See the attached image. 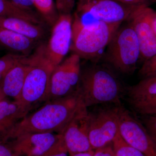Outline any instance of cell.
<instances>
[{"instance_id": "obj_1", "label": "cell", "mask_w": 156, "mask_h": 156, "mask_svg": "<svg viewBox=\"0 0 156 156\" xmlns=\"http://www.w3.org/2000/svg\"><path fill=\"white\" fill-rule=\"evenodd\" d=\"M84 103L77 89L70 95L50 101L16 125L8 140L27 133L60 134Z\"/></svg>"}, {"instance_id": "obj_2", "label": "cell", "mask_w": 156, "mask_h": 156, "mask_svg": "<svg viewBox=\"0 0 156 156\" xmlns=\"http://www.w3.org/2000/svg\"><path fill=\"white\" fill-rule=\"evenodd\" d=\"M85 106L119 103L126 93L127 87L107 64L92 63L81 69L80 82L76 88Z\"/></svg>"}, {"instance_id": "obj_3", "label": "cell", "mask_w": 156, "mask_h": 156, "mask_svg": "<svg viewBox=\"0 0 156 156\" xmlns=\"http://www.w3.org/2000/svg\"><path fill=\"white\" fill-rule=\"evenodd\" d=\"M121 24L100 21L83 23L73 17L72 53L81 59L98 63Z\"/></svg>"}, {"instance_id": "obj_4", "label": "cell", "mask_w": 156, "mask_h": 156, "mask_svg": "<svg viewBox=\"0 0 156 156\" xmlns=\"http://www.w3.org/2000/svg\"><path fill=\"white\" fill-rule=\"evenodd\" d=\"M118 28L108 44L104 56L107 64L123 74L134 72L140 59L136 34L128 21Z\"/></svg>"}, {"instance_id": "obj_5", "label": "cell", "mask_w": 156, "mask_h": 156, "mask_svg": "<svg viewBox=\"0 0 156 156\" xmlns=\"http://www.w3.org/2000/svg\"><path fill=\"white\" fill-rule=\"evenodd\" d=\"M45 43L42 42L31 54V61L26 77L19 101L32 108L34 105L44 102L49 91L50 79L56 66L47 58Z\"/></svg>"}, {"instance_id": "obj_6", "label": "cell", "mask_w": 156, "mask_h": 156, "mask_svg": "<svg viewBox=\"0 0 156 156\" xmlns=\"http://www.w3.org/2000/svg\"><path fill=\"white\" fill-rule=\"evenodd\" d=\"M74 18L82 23L100 21L121 24L128 20L140 5H126L116 0H77Z\"/></svg>"}, {"instance_id": "obj_7", "label": "cell", "mask_w": 156, "mask_h": 156, "mask_svg": "<svg viewBox=\"0 0 156 156\" xmlns=\"http://www.w3.org/2000/svg\"><path fill=\"white\" fill-rule=\"evenodd\" d=\"M81 58L72 53L54 68L44 102L70 95L76 89L81 72Z\"/></svg>"}, {"instance_id": "obj_8", "label": "cell", "mask_w": 156, "mask_h": 156, "mask_svg": "<svg viewBox=\"0 0 156 156\" xmlns=\"http://www.w3.org/2000/svg\"><path fill=\"white\" fill-rule=\"evenodd\" d=\"M119 133V107L90 113L89 137L93 150L109 145Z\"/></svg>"}, {"instance_id": "obj_9", "label": "cell", "mask_w": 156, "mask_h": 156, "mask_svg": "<svg viewBox=\"0 0 156 156\" xmlns=\"http://www.w3.org/2000/svg\"><path fill=\"white\" fill-rule=\"evenodd\" d=\"M119 133L144 156H156V144L143 125L126 109L119 106Z\"/></svg>"}, {"instance_id": "obj_10", "label": "cell", "mask_w": 156, "mask_h": 156, "mask_svg": "<svg viewBox=\"0 0 156 156\" xmlns=\"http://www.w3.org/2000/svg\"><path fill=\"white\" fill-rule=\"evenodd\" d=\"M73 15L59 14L52 27L50 37L45 43V55L50 62L57 66L65 59L69 51L73 39Z\"/></svg>"}, {"instance_id": "obj_11", "label": "cell", "mask_w": 156, "mask_h": 156, "mask_svg": "<svg viewBox=\"0 0 156 156\" xmlns=\"http://www.w3.org/2000/svg\"><path fill=\"white\" fill-rule=\"evenodd\" d=\"M90 113L83 105L60 133L70 156L93 150L89 137Z\"/></svg>"}, {"instance_id": "obj_12", "label": "cell", "mask_w": 156, "mask_h": 156, "mask_svg": "<svg viewBox=\"0 0 156 156\" xmlns=\"http://www.w3.org/2000/svg\"><path fill=\"white\" fill-rule=\"evenodd\" d=\"M153 9L148 4L140 5L134 11L128 22L136 34L143 62L156 54V36L151 23Z\"/></svg>"}, {"instance_id": "obj_13", "label": "cell", "mask_w": 156, "mask_h": 156, "mask_svg": "<svg viewBox=\"0 0 156 156\" xmlns=\"http://www.w3.org/2000/svg\"><path fill=\"white\" fill-rule=\"evenodd\" d=\"M61 138L54 133H27L8 143L18 156H41L50 150Z\"/></svg>"}, {"instance_id": "obj_14", "label": "cell", "mask_w": 156, "mask_h": 156, "mask_svg": "<svg viewBox=\"0 0 156 156\" xmlns=\"http://www.w3.org/2000/svg\"><path fill=\"white\" fill-rule=\"evenodd\" d=\"M31 108L17 101H11L7 98L0 101V141L7 142L11 131Z\"/></svg>"}, {"instance_id": "obj_15", "label": "cell", "mask_w": 156, "mask_h": 156, "mask_svg": "<svg viewBox=\"0 0 156 156\" xmlns=\"http://www.w3.org/2000/svg\"><path fill=\"white\" fill-rule=\"evenodd\" d=\"M31 61V54L15 65L0 81V87L6 97L19 100Z\"/></svg>"}, {"instance_id": "obj_16", "label": "cell", "mask_w": 156, "mask_h": 156, "mask_svg": "<svg viewBox=\"0 0 156 156\" xmlns=\"http://www.w3.org/2000/svg\"><path fill=\"white\" fill-rule=\"evenodd\" d=\"M40 43L0 27V47L9 51V53L28 56Z\"/></svg>"}, {"instance_id": "obj_17", "label": "cell", "mask_w": 156, "mask_h": 156, "mask_svg": "<svg viewBox=\"0 0 156 156\" xmlns=\"http://www.w3.org/2000/svg\"><path fill=\"white\" fill-rule=\"evenodd\" d=\"M45 26L21 18L0 17V27L13 31L36 41L41 43L47 34Z\"/></svg>"}, {"instance_id": "obj_18", "label": "cell", "mask_w": 156, "mask_h": 156, "mask_svg": "<svg viewBox=\"0 0 156 156\" xmlns=\"http://www.w3.org/2000/svg\"><path fill=\"white\" fill-rule=\"evenodd\" d=\"M126 94L130 104L156 96V75L144 78L139 83L127 87Z\"/></svg>"}, {"instance_id": "obj_19", "label": "cell", "mask_w": 156, "mask_h": 156, "mask_svg": "<svg viewBox=\"0 0 156 156\" xmlns=\"http://www.w3.org/2000/svg\"><path fill=\"white\" fill-rule=\"evenodd\" d=\"M0 17H17L36 24L47 25L37 11L22 9L9 0H0Z\"/></svg>"}, {"instance_id": "obj_20", "label": "cell", "mask_w": 156, "mask_h": 156, "mask_svg": "<svg viewBox=\"0 0 156 156\" xmlns=\"http://www.w3.org/2000/svg\"><path fill=\"white\" fill-rule=\"evenodd\" d=\"M36 10L47 26L52 27L59 14L53 0H34Z\"/></svg>"}, {"instance_id": "obj_21", "label": "cell", "mask_w": 156, "mask_h": 156, "mask_svg": "<svg viewBox=\"0 0 156 156\" xmlns=\"http://www.w3.org/2000/svg\"><path fill=\"white\" fill-rule=\"evenodd\" d=\"M112 143L115 156H144L140 151L126 142L120 133Z\"/></svg>"}, {"instance_id": "obj_22", "label": "cell", "mask_w": 156, "mask_h": 156, "mask_svg": "<svg viewBox=\"0 0 156 156\" xmlns=\"http://www.w3.org/2000/svg\"><path fill=\"white\" fill-rule=\"evenodd\" d=\"M25 56L8 53L0 57V81L11 69Z\"/></svg>"}, {"instance_id": "obj_23", "label": "cell", "mask_w": 156, "mask_h": 156, "mask_svg": "<svg viewBox=\"0 0 156 156\" xmlns=\"http://www.w3.org/2000/svg\"><path fill=\"white\" fill-rule=\"evenodd\" d=\"M131 105L140 114L145 116L156 115V96Z\"/></svg>"}, {"instance_id": "obj_24", "label": "cell", "mask_w": 156, "mask_h": 156, "mask_svg": "<svg viewBox=\"0 0 156 156\" xmlns=\"http://www.w3.org/2000/svg\"><path fill=\"white\" fill-rule=\"evenodd\" d=\"M138 73L142 79L156 75V54L144 62Z\"/></svg>"}, {"instance_id": "obj_25", "label": "cell", "mask_w": 156, "mask_h": 156, "mask_svg": "<svg viewBox=\"0 0 156 156\" xmlns=\"http://www.w3.org/2000/svg\"><path fill=\"white\" fill-rule=\"evenodd\" d=\"M58 14H72L76 4V0H55Z\"/></svg>"}, {"instance_id": "obj_26", "label": "cell", "mask_w": 156, "mask_h": 156, "mask_svg": "<svg viewBox=\"0 0 156 156\" xmlns=\"http://www.w3.org/2000/svg\"><path fill=\"white\" fill-rule=\"evenodd\" d=\"M144 125L156 144V115L146 116Z\"/></svg>"}, {"instance_id": "obj_27", "label": "cell", "mask_w": 156, "mask_h": 156, "mask_svg": "<svg viewBox=\"0 0 156 156\" xmlns=\"http://www.w3.org/2000/svg\"><path fill=\"white\" fill-rule=\"evenodd\" d=\"M17 5L28 11H37L34 0H9Z\"/></svg>"}, {"instance_id": "obj_28", "label": "cell", "mask_w": 156, "mask_h": 156, "mask_svg": "<svg viewBox=\"0 0 156 156\" xmlns=\"http://www.w3.org/2000/svg\"><path fill=\"white\" fill-rule=\"evenodd\" d=\"M0 156H18L14 153L8 142L0 141Z\"/></svg>"}, {"instance_id": "obj_29", "label": "cell", "mask_w": 156, "mask_h": 156, "mask_svg": "<svg viewBox=\"0 0 156 156\" xmlns=\"http://www.w3.org/2000/svg\"><path fill=\"white\" fill-rule=\"evenodd\" d=\"M93 156H115L112 146L109 145L97 149L94 151Z\"/></svg>"}, {"instance_id": "obj_30", "label": "cell", "mask_w": 156, "mask_h": 156, "mask_svg": "<svg viewBox=\"0 0 156 156\" xmlns=\"http://www.w3.org/2000/svg\"><path fill=\"white\" fill-rule=\"evenodd\" d=\"M67 151L64 149L57 147L51 148L46 153L41 156H68Z\"/></svg>"}, {"instance_id": "obj_31", "label": "cell", "mask_w": 156, "mask_h": 156, "mask_svg": "<svg viewBox=\"0 0 156 156\" xmlns=\"http://www.w3.org/2000/svg\"><path fill=\"white\" fill-rule=\"evenodd\" d=\"M116 1L129 5L137 6L143 5V4H148L142 0H116Z\"/></svg>"}, {"instance_id": "obj_32", "label": "cell", "mask_w": 156, "mask_h": 156, "mask_svg": "<svg viewBox=\"0 0 156 156\" xmlns=\"http://www.w3.org/2000/svg\"><path fill=\"white\" fill-rule=\"evenodd\" d=\"M151 23L156 36V11L153 9L151 14Z\"/></svg>"}, {"instance_id": "obj_33", "label": "cell", "mask_w": 156, "mask_h": 156, "mask_svg": "<svg viewBox=\"0 0 156 156\" xmlns=\"http://www.w3.org/2000/svg\"><path fill=\"white\" fill-rule=\"evenodd\" d=\"M95 150H91L85 152L75 154L70 156H93Z\"/></svg>"}, {"instance_id": "obj_34", "label": "cell", "mask_w": 156, "mask_h": 156, "mask_svg": "<svg viewBox=\"0 0 156 156\" xmlns=\"http://www.w3.org/2000/svg\"><path fill=\"white\" fill-rule=\"evenodd\" d=\"M7 98V97H6L5 94H4L2 90V89L0 87V101H2V100L5 98Z\"/></svg>"}, {"instance_id": "obj_35", "label": "cell", "mask_w": 156, "mask_h": 156, "mask_svg": "<svg viewBox=\"0 0 156 156\" xmlns=\"http://www.w3.org/2000/svg\"><path fill=\"white\" fill-rule=\"evenodd\" d=\"M144 2H145L147 3V4H149V2H155L156 0H142Z\"/></svg>"}, {"instance_id": "obj_36", "label": "cell", "mask_w": 156, "mask_h": 156, "mask_svg": "<svg viewBox=\"0 0 156 156\" xmlns=\"http://www.w3.org/2000/svg\"><path fill=\"white\" fill-rule=\"evenodd\" d=\"M155 2H156V1H155Z\"/></svg>"}]
</instances>
